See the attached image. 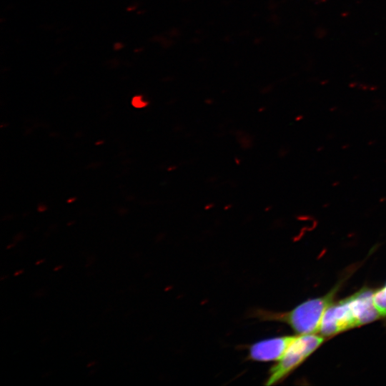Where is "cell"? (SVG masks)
Here are the masks:
<instances>
[{"label": "cell", "mask_w": 386, "mask_h": 386, "mask_svg": "<svg viewBox=\"0 0 386 386\" xmlns=\"http://www.w3.org/2000/svg\"><path fill=\"white\" fill-rule=\"evenodd\" d=\"M337 289L324 297L307 300L287 312L256 310L253 316L262 321H277L288 324L299 335L319 332L324 314L332 304Z\"/></svg>", "instance_id": "cell-1"}, {"label": "cell", "mask_w": 386, "mask_h": 386, "mask_svg": "<svg viewBox=\"0 0 386 386\" xmlns=\"http://www.w3.org/2000/svg\"><path fill=\"white\" fill-rule=\"evenodd\" d=\"M323 342V337L315 334L296 336L284 355L269 370L265 385L282 381L310 356Z\"/></svg>", "instance_id": "cell-2"}, {"label": "cell", "mask_w": 386, "mask_h": 386, "mask_svg": "<svg viewBox=\"0 0 386 386\" xmlns=\"http://www.w3.org/2000/svg\"><path fill=\"white\" fill-rule=\"evenodd\" d=\"M357 323L350 299L331 304L322 317L319 332L323 336H331L345 330L356 327Z\"/></svg>", "instance_id": "cell-3"}, {"label": "cell", "mask_w": 386, "mask_h": 386, "mask_svg": "<svg viewBox=\"0 0 386 386\" xmlns=\"http://www.w3.org/2000/svg\"><path fill=\"white\" fill-rule=\"evenodd\" d=\"M296 336H283L258 341L249 347L247 358L257 362L278 361Z\"/></svg>", "instance_id": "cell-4"}, {"label": "cell", "mask_w": 386, "mask_h": 386, "mask_svg": "<svg viewBox=\"0 0 386 386\" xmlns=\"http://www.w3.org/2000/svg\"><path fill=\"white\" fill-rule=\"evenodd\" d=\"M374 293L372 290L362 289L349 297L357 326L369 323L380 317L373 302Z\"/></svg>", "instance_id": "cell-5"}, {"label": "cell", "mask_w": 386, "mask_h": 386, "mask_svg": "<svg viewBox=\"0 0 386 386\" xmlns=\"http://www.w3.org/2000/svg\"><path fill=\"white\" fill-rule=\"evenodd\" d=\"M373 302L380 316H386V290L385 287L375 292Z\"/></svg>", "instance_id": "cell-6"}, {"label": "cell", "mask_w": 386, "mask_h": 386, "mask_svg": "<svg viewBox=\"0 0 386 386\" xmlns=\"http://www.w3.org/2000/svg\"><path fill=\"white\" fill-rule=\"evenodd\" d=\"M148 102L145 101L142 95H136L132 99V105L137 109L147 106Z\"/></svg>", "instance_id": "cell-7"}, {"label": "cell", "mask_w": 386, "mask_h": 386, "mask_svg": "<svg viewBox=\"0 0 386 386\" xmlns=\"http://www.w3.org/2000/svg\"><path fill=\"white\" fill-rule=\"evenodd\" d=\"M24 272V270H20V271H18L16 272L14 275L16 276V275H19V274L22 273Z\"/></svg>", "instance_id": "cell-8"}, {"label": "cell", "mask_w": 386, "mask_h": 386, "mask_svg": "<svg viewBox=\"0 0 386 386\" xmlns=\"http://www.w3.org/2000/svg\"><path fill=\"white\" fill-rule=\"evenodd\" d=\"M63 267V265H60L59 267H56V268H54V271H56V270H59V269H61V267Z\"/></svg>", "instance_id": "cell-9"}, {"label": "cell", "mask_w": 386, "mask_h": 386, "mask_svg": "<svg viewBox=\"0 0 386 386\" xmlns=\"http://www.w3.org/2000/svg\"><path fill=\"white\" fill-rule=\"evenodd\" d=\"M43 261H44V260L39 261L38 262H36V264L37 265V264L41 263Z\"/></svg>", "instance_id": "cell-10"}]
</instances>
